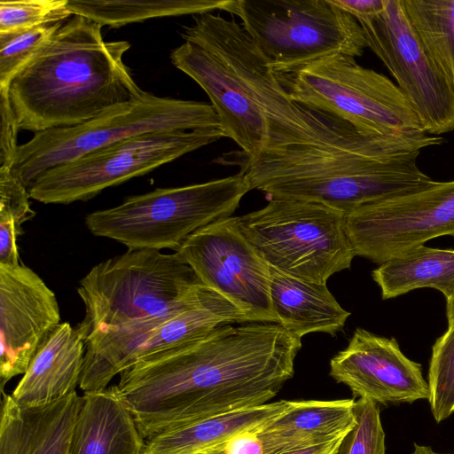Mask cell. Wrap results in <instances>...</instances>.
Masks as SVG:
<instances>
[{
	"instance_id": "cell-22",
	"label": "cell",
	"mask_w": 454,
	"mask_h": 454,
	"mask_svg": "<svg viewBox=\"0 0 454 454\" xmlns=\"http://www.w3.org/2000/svg\"><path fill=\"white\" fill-rule=\"evenodd\" d=\"M291 401L280 400L202 419L145 441L143 454H202L235 433L284 413Z\"/></svg>"
},
{
	"instance_id": "cell-14",
	"label": "cell",
	"mask_w": 454,
	"mask_h": 454,
	"mask_svg": "<svg viewBox=\"0 0 454 454\" xmlns=\"http://www.w3.org/2000/svg\"><path fill=\"white\" fill-rule=\"evenodd\" d=\"M176 253L248 322L278 324L271 304L269 265L243 233L238 217L200 229Z\"/></svg>"
},
{
	"instance_id": "cell-34",
	"label": "cell",
	"mask_w": 454,
	"mask_h": 454,
	"mask_svg": "<svg viewBox=\"0 0 454 454\" xmlns=\"http://www.w3.org/2000/svg\"><path fill=\"white\" fill-rule=\"evenodd\" d=\"M333 4L350 14L357 21L380 14L386 0H331Z\"/></svg>"
},
{
	"instance_id": "cell-1",
	"label": "cell",
	"mask_w": 454,
	"mask_h": 454,
	"mask_svg": "<svg viewBox=\"0 0 454 454\" xmlns=\"http://www.w3.org/2000/svg\"><path fill=\"white\" fill-rule=\"evenodd\" d=\"M249 88L265 119V140L257 153L232 162L240 167L250 190L269 199L311 201L348 214L434 181L417 160L423 149L442 144V137L361 133L294 102L271 72L254 76Z\"/></svg>"
},
{
	"instance_id": "cell-11",
	"label": "cell",
	"mask_w": 454,
	"mask_h": 454,
	"mask_svg": "<svg viewBox=\"0 0 454 454\" xmlns=\"http://www.w3.org/2000/svg\"><path fill=\"white\" fill-rule=\"evenodd\" d=\"M248 322L245 314L214 290L173 309L92 334L85 342L79 387L102 390L137 361L201 339L215 328Z\"/></svg>"
},
{
	"instance_id": "cell-12",
	"label": "cell",
	"mask_w": 454,
	"mask_h": 454,
	"mask_svg": "<svg viewBox=\"0 0 454 454\" xmlns=\"http://www.w3.org/2000/svg\"><path fill=\"white\" fill-rule=\"evenodd\" d=\"M185 27L184 43L170 53L172 64L195 81L215 109L224 137L245 156L263 146L266 124L262 112L234 64L215 21V14L194 15Z\"/></svg>"
},
{
	"instance_id": "cell-21",
	"label": "cell",
	"mask_w": 454,
	"mask_h": 454,
	"mask_svg": "<svg viewBox=\"0 0 454 454\" xmlns=\"http://www.w3.org/2000/svg\"><path fill=\"white\" fill-rule=\"evenodd\" d=\"M270 299L278 324L301 338L310 333L334 336L350 313L345 310L326 287L296 278L269 265Z\"/></svg>"
},
{
	"instance_id": "cell-6",
	"label": "cell",
	"mask_w": 454,
	"mask_h": 454,
	"mask_svg": "<svg viewBox=\"0 0 454 454\" xmlns=\"http://www.w3.org/2000/svg\"><path fill=\"white\" fill-rule=\"evenodd\" d=\"M277 76L294 102L346 121L361 133L396 137L427 134L398 86L352 57L331 56Z\"/></svg>"
},
{
	"instance_id": "cell-36",
	"label": "cell",
	"mask_w": 454,
	"mask_h": 454,
	"mask_svg": "<svg viewBox=\"0 0 454 454\" xmlns=\"http://www.w3.org/2000/svg\"><path fill=\"white\" fill-rule=\"evenodd\" d=\"M446 315L448 319V327L454 325V298L446 301Z\"/></svg>"
},
{
	"instance_id": "cell-24",
	"label": "cell",
	"mask_w": 454,
	"mask_h": 454,
	"mask_svg": "<svg viewBox=\"0 0 454 454\" xmlns=\"http://www.w3.org/2000/svg\"><path fill=\"white\" fill-rule=\"evenodd\" d=\"M355 400L291 401L289 408L269 421L292 448L325 442L346 434L354 426Z\"/></svg>"
},
{
	"instance_id": "cell-8",
	"label": "cell",
	"mask_w": 454,
	"mask_h": 454,
	"mask_svg": "<svg viewBox=\"0 0 454 454\" xmlns=\"http://www.w3.org/2000/svg\"><path fill=\"white\" fill-rule=\"evenodd\" d=\"M241 26L278 75L334 55L361 57L367 48L358 21L331 0H229Z\"/></svg>"
},
{
	"instance_id": "cell-5",
	"label": "cell",
	"mask_w": 454,
	"mask_h": 454,
	"mask_svg": "<svg viewBox=\"0 0 454 454\" xmlns=\"http://www.w3.org/2000/svg\"><path fill=\"white\" fill-rule=\"evenodd\" d=\"M249 191L247 179L239 172L130 196L116 207L87 215L84 222L93 235L115 240L128 249L176 252L200 229L231 216Z\"/></svg>"
},
{
	"instance_id": "cell-32",
	"label": "cell",
	"mask_w": 454,
	"mask_h": 454,
	"mask_svg": "<svg viewBox=\"0 0 454 454\" xmlns=\"http://www.w3.org/2000/svg\"><path fill=\"white\" fill-rule=\"evenodd\" d=\"M28 188L10 168H0V231L20 236L22 224L34 217Z\"/></svg>"
},
{
	"instance_id": "cell-27",
	"label": "cell",
	"mask_w": 454,
	"mask_h": 454,
	"mask_svg": "<svg viewBox=\"0 0 454 454\" xmlns=\"http://www.w3.org/2000/svg\"><path fill=\"white\" fill-rule=\"evenodd\" d=\"M62 23L0 34V91H9L14 77L42 51Z\"/></svg>"
},
{
	"instance_id": "cell-30",
	"label": "cell",
	"mask_w": 454,
	"mask_h": 454,
	"mask_svg": "<svg viewBox=\"0 0 454 454\" xmlns=\"http://www.w3.org/2000/svg\"><path fill=\"white\" fill-rule=\"evenodd\" d=\"M354 414L355 424L343 437L337 454H386L379 404L359 398L355 402Z\"/></svg>"
},
{
	"instance_id": "cell-17",
	"label": "cell",
	"mask_w": 454,
	"mask_h": 454,
	"mask_svg": "<svg viewBox=\"0 0 454 454\" xmlns=\"http://www.w3.org/2000/svg\"><path fill=\"white\" fill-rule=\"evenodd\" d=\"M330 376L354 397L382 405L411 403L429 398L420 364L401 351L395 339L356 328L347 348L330 361Z\"/></svg>"
},
{
	"instance_id": "cell-25",
	"label": "cell",
	"mask_w": 454,
	"mask_h": 454,
	"mask_svg": "<svg viewBox=\"0 0 454 454\" xmlns=\"http://www.w3.org/2000/svg\"><path fill=\"white\" fill-rule=\"evenodd\" d=\"M229 0H68L73 15L100 26L120 27L160 17L199 15L224 11Z\"/></svg>"
},
{
	"instance_id": "cell-31",
	"label": "cell",
	"mask_w": 454,
	"mask_h": 454,
	"mask_svg": "<svg viewBox=\"0 0 454 454\" xmlns=\"http://www.w3.org/2000/svg\"><path fill=\"white\" fill-rule=\"evenodd\" d=\"M270 420L244 428L202 454H279L294 449L269 427Z\"/></svg>"
},
{
	"instance_id": "cell-35",
	"label": "cell",
	"mask_w": 454,
	"mask_h": 454,
	"mask_svg": "<svg viewBox=\"0 0 454 454\" xmlns=\"http://www.w3.org/2000/svg\"><path fill=\"white\" fill-rule=\"evenodd\" d=\"M345 435L346 434L337 436L321 442L290 449L279 454H337L340 444Z\"/></svg>"
},
{
	"instance_id": "cell-7",
	"label": "cell",
	"mask_w": 454,
	"mask_h": 454,
	"mask_svg": "<svg viewBox=\"0 0 454 454\" xmlns=\"http://www.w3.org/2000/svg\"><path fill=\"white\" fill-rule=\"evenodd\" d=\"M205 129H221L211 104L145 91L141 98L82 124L35 133L19 145L12 171L28 188L45 171L126 138L154 131Z\"/></svg>"
},
{
	"instance_id": "cell-20",
	"label": "cell",
	"mask_w": 454,
	"mask_h": 454,
	"mask_svg": "<svg viewBox=\"0 0 454 454\" xmlns=\"http://www.w3.org/2000/svg\"><path fill=\"white\" fill-rule=\"evenodd\" d=\"M85 345L74 327L61 323L40 347L11 394L27 407L44 405L75 391Z\"/></svg>"
},
{
	"instance_id": "cell-10",
	"label": "cell",
	"mask_w": 454,
	"mask_h": 454,
	"mask_svg": "<svg viewBox=\"0 0 454 454\" xmlns=\"http://www.w3.org/2000/svg\"><path fill=\"white\" fill-rule=\"evenodd\" d=\"M223 137L221 129L163 130L131 137L45 171L28 187L29 195L43 204L87 201L106 188Z\"/></svg>"
},
{
	"instance_id": "cell-2",
	"label": "cell",
	"mask_w": 454,
	"mask_h": 454,
	"mask_svg": "<svg viewBox=\"0 0 454 454\" xmlns=\"http://www.w3.org/2000/svg\"><path fill=\"white\" fill-rule=\"evenodd\" d=\"M301 338L276 323L215 328L145 356L120 373L117 390L142 437L267 403L294 373Z\"/></svg>"
},
{
	"instance_id": "cell-13",
	"label": "cell",
	"mask_w": 454,
	"mask_h": 454,
	"mask_svg": "<svg viewBox=\"0 0 454 454\" xmlns=\"http://www.w3.org/2000/svg\"><path fill=\"white\" fill-rule=\"evenodd\" d=\"M356 255L383 263L441 236L454 237V180L433 181L347 214Z\"/></svg>"
},
{
	"instance_id": "cell-4",
	"label": "cell",
	"mask_w": 454,
	"mask_h": 454,
	"mask_svg": "<svg viewBox=\"0 0 454 454\" xmlns=\"http://www.w3.org/2000/svg\"><path fill=\"white\" fill-rule=\"evenodd\" d=\"M210 291L176 252L128 249L96 264L80 280L85 313L74 329L85 342L95 333L164 313Z\"/></svg>"
},
{
	"instance_id": "cell-9",
	"label": "cell",
	"mask_w": 454,
	"mask_h": 454,
	"mask_svg": "<svg viewBox=\"0 0 454 454\" xmlns=\"http://www.w3.org/2000/svg\"><path fill=\"white\" fill-rule=\"evenodd\" d=\"M238 220L268 265L296 278L326 284L349 269L356 256L347 214L319 203L270 198L264 207Z\"/></svg>"
},
{
	"instance_id": "cell-33",
	"label": "cell",
	"mask_w": 454,
	"mask_h": 454,
	"mask_svg": "<svg viewBox=\"0 0 454 454\" xmlns=\"http://www.w3.org/2000/svg\"><path fill=\"white\" fill-rule=\"evenodd\" d=\"M20 129L8 91H0V168H12Z\"/></svg>"
},
{
	"instance_id": "cell-37",
	"label": "cell",
	"mask_w": 454,
	"mask_h": 454,
	"mask_svg": "<svg viewBox=\"0 0 454 454\" xmlns=\"http://www.w3.org/2000/svg\"><path fill=\"white\" fill-rule=\"evenodd\" d=\"M412 454H444L434 451L431 447L414 443Z\"/></svg>"
},
{
	"instance_id": "cell-18",
	"label": "cell",
	"mask_w": 454,
	"mask_h": 454,
	"mask_svg": "<svg viewBox=\"0 0 454 454\" xmlns=\"http://www.w3.org/2000/svg\"><path fill=\"white\" fill-rule=\"evenodd\" d=\"M81 404L76 391L34 407L21 405L3 392L0 454H68Z\"/></svg>"
},
{
	"instance_id": "cell-23",
	"label": "cell",
	"mask_w": 454,
	"mask_h": 454,
	"mask_svg": "<svg viewBox=\"0 0 454 454\" xmlns=\"http://www.w3.org/2000/svg\"><path fill=\"white\" fill-rule=\"evenodd\" d=\"M372 276L382 299L430 287L448 301L454 298V250L419 246L381 263Z\"/></svg>"
},
{
	"instance_id": "cell-26",
	"label": "cell",
	"mask_w": 454,
	"mask_h": 454,
	"mask_svg": "<svg viewBox=\"0 0 454 454\" xmlns=\"http://www.w3.org/2000/svg\"><path fill=\"white\" fill-rule=\"evenodd\" d=\"M402 3L427 54L454 88V0Z\"/></svg>"
},
{
	"instance_id": "cell-3",
	"label": "cell",
	"mask_w": 454,
	"mask_h": 454,
	"mask_svg": "<svg viewBox=\"0 0 454 454\" xmlns=\"http://www.w3.org/2000/svg\"><path fill=\"white\" fill-rule=\"evenodd\" d=\"M101 28L73 15L14 77L8 93L20 129L74 127L143 96L123 61L130 43L106 42Z\"/></svg>"
},
{
	"instance_id": "cell-19",
	"label": "cell",
	"mask_w": 454,
	"mask_h": 454,
	"mask_svg": "<svg viewBox=\"0 0 454 454\" xmlns=\"http://www.w3.org/2000/svg\"><path fill=\"white\" fill-rule=\"evenodd\" d=\"M145 445L116 385L84 392L68 454H143Z\"/></svg>"
},
{
	"instance_id": "cell-16",
	"label": "cell",
	"mask_w": 454,
	"mask_h": 454,
	"mask_svg": "<svg viewBox=\"0 0 454 454\" xmlns=\"http://www.w3.org/2000/svg\"><path fill=\"white\" fill-rule=\"evenodd\" d=\"M57 297L30 268L0 263L1 393L60 325Z\"/></svg>"
},
{
	"instance_id": "cell-28",
	"label": "cell",
	"mask_w": 454,
	"mask_h": 454,
	"mask_svg": "<svg viewBox=\"0 0 454 454\" xmlns=\"http://www.w3.org/2000/svg\"><path fill=\"white\" fill-rule=\"evenodd\" d=\"M427 382L431 412L440 423L454 412V325L432 348Z\"/></svg>"
},
{
	"instance_id": "cell-15",
	"label": "cell",
	"mask_w": 454,
	"mask_h": 454,
	"mask_svg": "<svg viewBox=\"0 0 454 454\" xmlns=\"http://www.w3.org/2000/svg\"><path fill=\"white\" fill-rule=\"evenodd\" d=\"M367 48L382 61L418 113L425 131L454 130V88L427 54L402 0H386L378 15L358 20Z\"/></svg>"
},
{
	"instance_id": "cell-29",
	"label": "cell",
	"mask_w": 454,
	"mask_h": 454,
	"mask_svg": "<svg viewBox=\"0 0 454 454\" xmlns=\"http://www.w3.org/2000/svg\"><path fill=\"white\" fill-rule=\"evenodd\" d=\"M72 16L68 0H1L0 34L64 22Z\"/></svg>"
}]
</instances>
